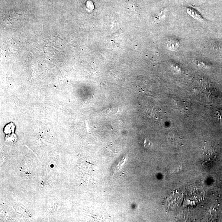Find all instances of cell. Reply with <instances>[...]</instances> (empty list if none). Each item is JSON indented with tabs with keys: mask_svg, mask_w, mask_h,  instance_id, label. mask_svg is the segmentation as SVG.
<instances>
[{
	"mask_svg": "<svg viewBox=\"0 0 222 222\" xmlns=\"http://www.w3.org/2000/svg\"><path fill=\"white\" fill-rule=\"evenodd\" d=\"M216 156V153L212 147L204 148L199 155L198 159L201 164L209 165L213 162Z\"/></svg>",
	"mask_w": 222,
	"mask_h": 222,
	"instance_id": "obj_1",
	"label": "cell"
},
{
	"mask_svg": "<svg viewBox=\"0 0 222 222\" xmlns=\"http://www.w3.org/2000/svg\"><path fill=\"white\" fill-rule=\"evenodd\" d=\"M179 45V42L177 40L175 39H171L167 42V47L169 50H174L177 49Z\"/></svg>",
	"mask_w": 222,
	"mask_h": 222,
	"instance_id": "obj_2",
	"label": "cell"
},
{
	"mask_svg": "<svg viewBox=\"0 0 222 222\" xmlns=\"http://www.w3.org/2000/svg\"><path fill=\"white\" fill-rule=\"evenodd\" d=\"M188 13L190 14L191 16L193 17L195 19L198 20H201L202 19L201 16L200 14L194 9H192L191 8H188L187 10Z\"/></svg>",
	"mask_w": 222,
	"mask_h": 222,
	"instance_id": "obj_3",
	"label": "cell"
},
{
	"mask_svg": "<svg viewBox=\"0 0 222 222\" xmlns=\"http://www.w3.org/2000/svg\"><path fill=\"white\" fill-rule=\"evenodd\" d=\"M15 126L14 124L12 123H11L8 124L7 126L5 127L4 129V132L5 134H10L11 133H13L14 132L15 129Z\"/></svg>",
	"mask_w": 222,
	"mask_h": 222,
	"instance_id": "obj_4",
	"label": "cell"
},
{
	"mask_svg": "<svg viewBox=\"0 0 222 222\" xmlns=\"http://www.w3.org/2000/svg\"><path fill=\"white\" fill-rule=\"evenodd\" d=\"M182 170V166H180L178 167L176 169H173L170 172V174H175L178 173L179 172H181Z\"/></svg>",
	"mask_w": 222,
	"mask_h": 222,
	"instance_id": "obj_5",
	"label": "cell"
}]
</instances>
